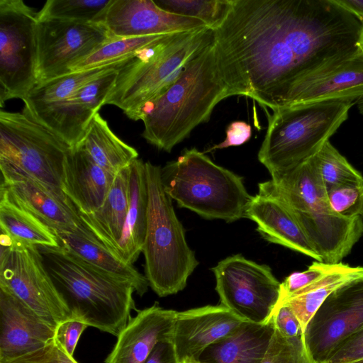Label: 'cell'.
<instances>
[{"instance_id": "cell-1", "label": "cell", "mask_w": 363, "mask_h": 363, "mask_svg": "<svg viewBox=\"0 0 363 363\" xmlns=\"http://www.w3.org/2000/svg\"><path fill=\"white\" fill-rule=\"evenodd\" d=\"M213 32L232 95L268 107L358 54L363 24L335 0H233Z\"/></svg>"}, {"instance_id": "cell-2", "label": "cell", "mask_w": 363, "mask_h": 363, "mask_svg": "<svg viewBox=\"0 0 363 363\" xmlns=\"http://www.w3.org/2000/svg\"><path fill=\"white\" fill-rule=\"evenodd\" d=\"M232 93L223 74L215 39L191 60L177 80L145 110L143 138L170 152L215 106Z\"/></svg>"}, {"instance_id": "cell-3", "label": "cell", "mask_w": 363, "mask_h": 363, "mask_svg": "<svg viewBox=\"0 0 363 363\" xmlns=\"http://www.w3.org/2000/svg\"><path fill=\"white\" fill-rule=\"evenodd\" d=\"M258 189V191L271 194L284 203L323 262H341L363 234L362 216L347 218L331 209L313 156L259 183Z\"/></svg>"}, {"instance_id": "cell-4", "label": "cell", "mask_w": 363, "mask_h": 363, "mask_svg": "<svg viewBox=\"0 0 363 363\" xmlns=\"http://www.w3.org/2000/svg\"><path fill=\"white\" fill-rule=\"evenodd\" d=\"M38 249L69 319L117 337L135 309L133 284L98 269L62 247Z\"/></svg>"}, {"instance_id": "cell-5", "label": "cell", "mask_w": 363, "mask_h": 363, "mask_svg": "<svg viewBox=\"0 0 363 363\" xmlns=\"http://www.w3.org/2000/svg\"><path fill=\"white\" fill-rule=\"evenodd\" d=\"M213 40L214 32L210 28L165 35L118 69L105 104L117 106L130 119L141 120L146 108Z\"/></svg>"}, {"instance_id": "cell-6", "label": "cell", "mask_w": 363, "mask_h": 363, "mask_svg": "<svg viewBox=\"0 0 363 363\" xmlns=\"http://www.w3.org/2000/svg\"><path fill=\"white\" fill-rule=\"evenodd\" d=\"M356 100L334 99L272 109L259 161L272 177L311 157L347 119Z\"/></svg>"}, {"instance_id": "cell-7", "label": "cell", "mask_w": 363, "mask_h": 363, "mask_svg": "<svg viewBox=\"0 0 363 363\" xmlns=\"http://www.w3.org/2000/svg\"><path fill=\"white\" fill-rule=\"evenodd\" d=\"M160 175L165 192L181 208L227 223L245 218L252 196L242 178L195 147L161 167Z\"/></svg>"}, {"instance_id": "cell-8", "label": "cell", "mask_w": 363, "mask_h": 363, "mask_svg": "<svg viewBox=\"0 0 363 363\" xmlns=\"http://www.w3.org/2000/svg\"><path fill=\"white\" fill-rule=\"evenodd\" d=\"M145 164L148 190L147 225L142 251L145 276L151 289L164 297L183 290L199 262L187 244L172 199L164 189L161 167L150 162Z\"/></svg>"}, {"instance_id": "cell-9", "label": "cell", "mask_w": 363, "mask_h": 363, "mask_svg": "<svg viewBox=\"0 0 363 363\" xmlns=\"http://www.w3.org/2000/svg\"><path fill=\"white\" fill-rule=\"evenodd\" d=\"M72 147L27 112L0 111V169L30 177L64 194L62 177Z\"/></svg>"}, {"instance_id": "cell-10", "label": "cell", "mask_w": 363, "mask_h": 363, "mask_svg": "<svg viewBox=\"0 0 363 363\" xmlns=\"http://www.w3.org/2000/svg\"><path fill=\"white\" fill-rule=\"evenodd\" d=\"M38 12L21 0H0V107L23 100L38 84Z\"/></svg>"}, {"instance_id": "cell-11", "label": "cell", "mask_w": 363, "mask_h": 363, "mask_svg": "<svg viewBox=\"0 0 363 363\" xmlns=\"http://www.w3.org/2000/svg\"><path fill=\"white\" fill-rule=\"evenodd\" d=\"M220 304L245 322L264 323L280 296L281 282L267 264L240 254L228 257L212 268Z\"/></svg>"}, {"instance_id": "cell-12", "label": "cell", "mask_w": 363, "mask_h": 363, "mask_svg": "<svg viewBox=\"0 0 363 363\" xmlns=\"http://www.w3.org/2000/svg\"><path fill=\"white\" fill-rule=\"evenodd\" d=\"M0 288L16 296L55 328L69 319L37 246L16 241L10 247L1 245Z\"/></svg>"}, {"instance_id": "cell-13", "label": "cell", "mask_w": 363, "mask_h": 363, "mask_svg": "<svg viewBox=\"0 0 363 363\" xmlns=\"http://www.w3.org/2000/svg\"><path fill=\"white\" fill-rule=\"evenodd\" d=\"M35 35L38 82L70 73L73 65L111 39L100 23L54 19L38 20Z\"/></svg>"}, {"instance_id": "cell-14", "label": "cell", "mask_w": 363, "mask_h": 363, "mask_svg": "<svg viewBox=\"0 0 363 363\" xmlns=\"http://www.w3.org/2000/svg\"><path fill=\"white\" fill-rule=\"evenodd\" d=\"M363 328V277L333 291L308 322L304 343L315 363H325L343 340Z\"/></svg>"}, {"instance_id": "cell-15", "label": "cell", "mask_w": 363, "mask_h": 363, "mask_svg": "<svg viewBox=\"0 0 363 363\" xmlns=\"http://www.w3.org/2000/svg\"><path fill=\"white\" fill-rule=\"evenodd\" d=\"M1 172V189L52 230L79 234L98 241L84 225L76 207L65 194L30 177L9 171Z\"/></svg>"}, {"instance_id": "cell-16", "label": "cell", "mask_w": 363, "mask_h": 363, "mask_svg": "<svg viewBox=\"0 0 363 363\" xmlns=\"http://www.w3.org/2000/svg\"><path fill=\"white\" fill-rule=\"evenodd\" d=\"M128 60L104 67L72 72L38 82L23 100V110L73 148L74 145L69 115L71 96L88 82L109 69L123 66Z\"/></svg>"}, {"instance_id": "cell-17", "label": "cell", "mask_w": 363, "mask_h": 363, "mask_svg": "<svg viewBox=\"0 0 363 363\" xmlns=\"http://www.w3.org/2000/svg\"><path fill=\"white\" fill-rule=\"evenodd\" d=\"M99 23L111 38L167 35L208 28L199 19L167 12L152 0H111Z\"/></svg>"}, {"instance_id": "cell-18", "label": "cell", "mask_w": 363, "mask_h": 363, "mask_svg": "<svg viewBox=\"0 0 363 363\" xmlns=\"http://www.w3.org/2000/svg\"><path fill=\"white\" fill-rule=\"evenodd\" d=\"M244 322L221 304L177 311L172 340L179 362H199L206 347L233 333Z\"/></svg>"}, {"instance_id": "cell-19", "label": "cell", "mask_w": 363, "mask_h": 363, "mask_svg": "<svg viewBox=\"0 0 363 363\" xmlns=\"http://www.w3.org/2000/svg\"><path fill=\"white\" fill-rule=\"evenodd\" d=\"M52 326L16 296L0 288V363L44 347L55 338Z\"/></svg>"}, {"instance_id": "cell-20", "label": "cell", "mask_w": 363, "mask_h": 363, "mask_svg": "<svg viewBox=\"0 0 363 363\" xmlns=\"http://www.w3.org/2000/svg\"><path fill=\"white\" fill-rule=\"evenodd\" d=\"M176 314L157 303L138 311L117 336L104 363H145L158 342L172 338Z\"/></svg>"}, {"instance_id": "cell-21", "label": "cell", "mask_w": 363, "mask_h": 363, "mask_svg": "<svg viewBox=\"0 0 363 363\" xmlns=\"http://www.w3.org/2000/svg\"><path fill=\"white\" fill-rule=\"evenodd\" d=\"M245 218L257 224V232L268 242L323 262L298 222L277 197L258 191L252 196Z\"/></svg>"}, {"instance_id": "cell-22", "label": "cell", "mask_w": 363, "mask_h": 363, "mask_svg": "<svg viewBox=\"0 0 363 363\" xmlns=\"http://www.w3.org/2000/svg\"><path fill=\"white\" fill-rule=\"evenodd\" d=\"M116 174L101 168L77 147L68 152L63 168L62 189L79 214H90L104 203Z\"/></svg>"}, {"instance_id": "cell-23", "label": "cell", "mask_w": 363, "mask_h": 363, "mask_svg": "<svg viewBox=\"0 0 363 363\" xmlns=\"http://www.w3.org/2000/svg\"><path fill=\"white\" fill-rule=\"evenodd\" d=\"M275 331L272 317L264 323L244 322L233 333L206 347L201 363H261Z\"/></svg>"}, {"instance_id": "cell-24", "label": "cell", "mask_w": 363, "mask_h": 363, "mask_svg": "<svg viewBox=\"0 0 363 363\" xmlns=\"http://www.w3.org/2000/svg\"><path fill=\"white\" fill-rule=\"evenodd\" d=\"M148 211L145 164L140 159L130 164L128 211L116 257L129 264L138 259L145 242Z\"/></svg>"}, {"instance_id": "cell-25", "label": "cell", "mask_w": 363, "mask_h": 363, "mask_svg": "<svg viewBox=\"0 0 363 363\" xmlns=\"http://www.w3.org/2000/svg\"><path fill=\"white\" fill-rule=\"evenodd\" d=\"M130 165L118 172L102 206L90 214H79L84 225L116 256L129 202Z\"/></svg>"}, {"instance_id": "cell-26", "label": "cell", "mask_w": 363, "mask_h": 363, "mask_svg": "<svg viewBox=\"0 0 363 363\" xmlns=\"http://www.w3.org/2000/svg\"><path fill=\"white\" fill-rule=\"evenodd\" d=\"M362 94L363 53L361 50L337 69L313 82L287 99L279 107L334 99H357Z\"/></svg>"}, {"instance_id": "cell-27", "label": "cell", "mask_w": 363, "mask_h": 363, "mask_svg": "<svg viewBox=\"0 0 363 363\" xmlns=\"http://www.w3.org/2000/svg\"><path fill=\"white\" fill-rule=\"evenodd\" d=\"M54 233L60 246L64 249L104 272L129 281L140 296L147 291L150 286L145 276L139 272L133 264L118 259L97 240L72 233Z\"/></svg>"}, {"instance_id": "cell-28", "label": "cell", "mask_w": 363, "mask_h": 363, "mask_svg": "<svg viewBox=\"0 0 363 363\" xmlns=\"http://www.w3.org/2000/svg\"><path fill=\"white\" fill-rule=\"evenodd\" d=\"M362 277L363 267H352L342 262L331 264L322 277L276 307L281 304L287 306L298 318L303 334L308 322L329 295Z\"/></svg>"}, {"instance_id": "cell-29", "label": "cell", "mask_w": 363, "mask_h": 363, "mask_svg": "<svg viewBox=\"0 0 363 363\" xmlns=\"http://www.w3.org/2000/svg\"><path fill=\"white\" fill-rule=\"evenodd\" d=\"M74 147L85 152L96 164L115 174L138 157V151L121 140L99 113Z\"/></svg>"}, {"instance_id": "cell-30", "label": "cell", "mask_w": 363, "mask_h": 363, "mask_svg": "<svg viewBox=\"0 0 363 363\" xmlns=\"http://www.w3.org/2000/svg\"><path fill=\"white\" fill-rule=\"evenodd\" d=\"M0 190L1 232L16 242L37 247H61L53 230L13 203L4 191Z\"/></svg>"}, {"instance_id": "cell-31", "label": "cell", "mask_w": 363, "mask_h": 363, "mask_svg": "<svg viewBox=\"0 0 363 363\" xmlns=\"http://www.w3.org/2000/svg\"><path fill=\"white\" fill-rule=\"evenodd\" d=\"M165 35L111 38L86 57L73 65L70 71H83L130 60Z\"/></svg>"}, {"instance_id": "cell-32", "label": "cell", "mask_w": 363, "mask_h": 363, "mask_svg": "<svg viewBox=\"0 0 363 363\" xmlns=\"http://www.w3.org/2000/svg\"><path fill=\"white\" fill-rule=\"evenodd\" d=\"M328 191L342 185L363 184V177L328 141L313 156Z\"/></svg>"}, {"instance_id": "cell-33", "label": "cell", "mask_w": 363, "mask_h": 363, "mask_svg": "<svg viewBox=\"0 0 363 363\" xmlns=\"http://www.w3.org/2000/svg\"><path fill=\"white\" fill-rule=\"evenodd\" d=\"M162 9L177 15L199 19L215 30L226 18L233 0H156Z\"/></svg>"}, {"instance_id": "cell-34", "label": "cell", "mask_w": 363, "mask_h": 363, "mask_svg": "<svg viewBox=\"0 0 363 363\" xmlns=\"http://www.w3.org/2000/svg\"><path fill=\"white\" fill-rule=\"evenodd\" d=\"M111 0H48L38 20L54 19L99 23Z\"/></svg>"}, {"instance_id": "cell-35", "label": "cell", "mask_w": 363, "mask_h": 363, "mask_svg": "<svg viewBox=\"0 0 363 363\" xmlns=\"http://www.w3.org/2000/svg\"><path fill=\"white\" fill-rule=\"evenodd\" d=\"M261 363H315L306 350L303 335L289 337L276 327Z\"/></svg>"}, {"instance_id": "cell-36", "label": "cell", "mask_w": 363, "mask_h": 363, "mask_svg": "<svg viewBox=\"0 0 363 363\" xmlns=\"http://www.w3.org/2000/svg\"><path fill=\"white\" fill-rule=\"evenodd\" d=\"M329 205L337 214L354 218L363 215V184H349L327 191Z\"/></svg>"}, {"instance_id": "cell-37", "label": "cell", "mask_w": 363, "mask_h": 363, "mask_svg": "<svg viewBox=\"0 0 363 363\" xmlns=\"http://www.w3.org/2000/svg\"><path fill=\"white\" fill-rule=\"evenodd\" d=\"M330 266L331 264L315 261L307 269L289 275L281 283L280 296L277 306L319 279L329 270Z\"/></svg>"}, {"instance_id": "cell-38", "label": "cell", "mask_w": 363, "mask_h": 363, "mask_svg": "<svg viewBox=\"0 0 363 363\" xmlns=\"http://www.w3.org/2000/svg\"><path fill=\"white\" fill-rule=\"evenodd\" d=\"M7 363H78L55 338L44 347Z\"/></svg>"}, {"instance_id": "cell-39", "label": "cell", "mask_w": 363, "mask_h": 363, "mask_svg": "<svg viewBox=\"0 0 363 363\" xmlns=\"http://www.w3.org/2000/svg\"><path fill=\"white\" fill-rule=\"evenodd\" d=\"M363 358V328L352 334L328 355L325 363H350Z\"/></svg>"}, {"instance_id": "cell-40", "label": "cell", "mask_w": 363, "mask_h": 363, "mask_svg": "<svg viewBox=\"0 0 363 363\" xmlns=\"http://www.w3.org/2000/svg\"><path fill=\"white\" fill-rule=\"evenodd\" d=\"M88 327L84 323L67 319L56 328L55 339L72 357L83 331Z\"/></svg>"}, {"instance_id": "cell-41", "label": "cell", "mask_w": 363, "mask_h": 363, "mask_svg": "<svg viewBox=\"0 0 363 363\" xmlns=\"http://www.w3.org/2000/svg\"><path fill=\"white\" fill-rule=\"evenodd\" d=\"M271 317L274 319L275 327L284 335L293 337L303 335L298 318L287 306L281 304L276 307Z\"/></svg>"}, {"instance_id": "cell-42", "label": "cell", "mask_w": 363, "mask_h": 363, "mask_svg": "<svg viewBox=\"0 0 363 363\" xmlns=\"http://www.w3.org/2000/svg\"><path fill=\"white\" fill-rule=\"evenodd\" d=\"M252 135L250 125L244 121H234L226 129V138L222 143L211 147L208 152L216 149H223L232 146H239L247 142Z\"/></svg>"}, {"instance_id": "cell-43", "label": "cell", "mask_w": 363, "mask_h": 363, "mask_svg": "<svg viewBox=\"0 0 363 363\" xmlns=\"http://www.w3.org/2000/svg\"><path fill=\"white\" fill-rule=\"evenodd\" d=\"M145 363H180L172 339L158 342Z\"/></svg>"}, {"instance_id": "cell-44", "label": "cell", "mask_w": 363, "mask_h": 363, "mask_svg": "<svg viewBox=\"0 0 363 363\" xmlns=\"http://www.w3.org/2000/svg\"><path fill=\"white\" fill-rule=\"evenodd\" d=\"M335 1L354 15L363 24V0H335Z\"/></svg>"}, {"instance_id": "cell-45", "label": "cell", "mask_w": 363, "mask_h": 363, "mask_svg": "<svg viewBox=\"0 0 363 363\" xmlns=\"http://www.w3.org/2000/svg\"><path fill=\"white\" fill-rule=\"evenodd\" d=\"M355 103L357 105L359 111L363 115V94L355 101Z\"/></svg>"}, {"instance_id": "cell-46", "label": "cell", "mask_w": 363, "mask_h": 363, "mask_svg": "<svg viewBox=\"0 0 363 363\" xmlns=\"http://www.w3.org/2000/svg\"><path fill=\"white\" fill-rule=\"evenodd\" d=\"M359 46L363 53V32L362 33V35H361V38H360V40H359Z\"/></svg>"}, {"instance_id": "cell-47", "label": "cell", "mask_w": 363, "mask_h": 363, "mask_svg": "<svg viewBox=\"0 0 363 363\" xmlns=\"http://www.w3.org/2000/svg\"><path fill=\"white\" fill-rule=\"evenodd\" d=\"M350 363H363V358Z\"/></svg>"}, {"instance_id": "cell-48", "label": "cell", "mask_w": 363, "mask_h": 363, "mask_svg": "<svg viewBox=\"0 0 363 363\" xmlns=\"http://www.w3.org/2000/svg\"><path fill=\"white\" fill-rule=\"evenodd\" d=\"M189 363H201L200 362H189Z\"/></svg>"}, {"instance_id": "cell-49", "label": "cell", "mask_w": 363, "mask_h": 363, "mask_svg": "<svg viewBox=\"0 0 363 363\" xmlns=\"http://www.w3.org/2000/svg\"><path fill=\"white\" fill-rule=\"evenodd\" d=\"M185 363H189V362H185Z\"/></svg>"}, {"instance_id": "cell-50", "label": "cell", "mask_w": 363, "mask_h": 363, "mask_svg": "<svg viewBox=\"0 0 363 363\" xmlns=\"http://www.w3.org/2000/svg\"><path fill=\"white\" fill-rule=\"evenodd\" d=\"M362 218H363V215H362Z\"/></svg>"}]
</instances>
